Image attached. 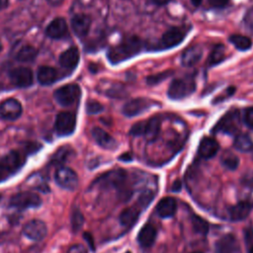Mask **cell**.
<instances>
[{
  "mask_svg": "<svg viewBox=\"0 0 253 253\" xmlns=\"http://www.w3.org/2000/svg\"><path fill=\"white\" fill-rule=\"evenodd\" d=\"M22 114V105L21 103L14 99L10 98L3 101L0 104V116L6 120H16Z\"/></svg>",
  "mask_w": 253,
  "mask_h": 253,
  "instance_id": "5bb4252c",
  "label": "cell"
},
{
  "mask_svg": "<svg viewBox=\"0 0 253 253\" xmlns=\"http://www.w3.org/2000/svg\"><path fill=\"white\" fill-rule=\"evenodd\" d=\"M203 55V48L201 45H191L184 50L181 56V62L186 67H191L196 65Z\"/></svg>",
  "mask_w": 253,
  "mask_h": 253,
  "instance_id": "2e32d148",
  "label": "cell"
},
{
  "mask_svg": "<svg viewBox=\"0 0 253 253\" xmlns=\"http://www.w3.org/2000/svg\"><path fill=\"white\" fill-rule=\"evenodd\" d=\"M84 238H85V240L89 243V246H90L92 249H94V241H93V238H92L91 234H89V233H84Z\"/></svg>",
  "mask_w": 253,
  "mask_h": 253,
  "instance_id": "ee69618b",
  "label": "cell"
},
{
  "mask_svg": "<svg viewBox=\"0 0 253 253\" xmlns=\"http://www.w3.org/2000/svg\"><path fill=\"white\" fill-rule=\"evenodd\" d=\"M142 42L135 36L127 37L118 45L113 46L108 51V59L113 64H118L138 54L142 49Z\"/></svg>",
  "mask_w": 253,
  "mask_h": 253,
  "instance_id": "6da1fadb",
  "label": "cell"
},
{
  "mask_svg": "<svg viewBox=\"0 0 253 253\" xmlns=\"http://www.w3.org/2000/svg\"><path fill=\"white\" fill-rule=\"evenodd\" d=\"M38 55V51L34 46L25 45L17 53L16 58L21 62H31L35 60Z\"/></svg>",
  "mask_w": 253,
  "mask_h": 253,
  "instance_id": "f546056e",
  "label": "cell"
},
{
  "mask_svg": "<svg viewBox=\"0 0 253 253\" xmlns=\"http://www.w3.org/2000/svg\"><path fill=\"white\" fill-rule=\"evenodd\" d=\"M234 90H235V88L234 87H229V88H227L226 90H225V96L224 95H222V96H219V97H216L215 98V102H220V101H222V100H224L225 98H227V97H229L230 95H232L233 93H234Z\"/></svg>",
  "mask_w": 253,
  "mask_h": 253,
  "instance_id": "b9f144b4",
  "label": "cell"
},
{
  "mask_svg": "<svg viewBox=\"0 0 253 253\" xmlns=\"http://www.w3.org/2000/svg\"><path fill=\"white\" fill-rule=\"evenodd\" d=\"M220 162L228 170H235L239 164L238 157L231 151H225L220 156Z\"/></svg>",
  "mask_w": 253,
  "mask_h": 253,
  "instance_id": "1f68e13d",
  "label": "cell"
},
{
  "mask_svg": "<svg viewBox=\"0 0 253 253\" xmlns=\"http://www.w3.org/2000/svg\"><path fill=\"white\" fill-rule=\"evenodd\" d=\"M84 223V216L79 209H73L71 212V227L73 231H78Z\"/></svg>",
  "mask_w": 253,
  "mask_h": 253,
  "instance_id": "836d02e7",
  "label": "cell"
},
{
  "mask_svg": "<svg viewBox=\"0 0 253 253\" xmlns=\"http://www.w3.org/2000/svg\"><path fill=\"white\" fill-rule=\"evenodd\" d=\"M160 129V120L158 118H151L147 121H140L135 123L129 130V133L134 136H143L148 141L156 138Z\"/></svg>",
  "mask_w": 253,
  "mask_h": 253,
  "instance_id": "3957f363",
  "label": "cell"
},
{
  "mask_svg": "<svg viewBox=\"0 0 253 253\" xmlns=\"http://www.w3.org/2000/svg\"><path fill=\"white\" fill-rule=\"evenodd\" d=\"M177 210V202L172 197H165L156 206V212L160 217H171Z\"/></svg>",
  "mask_w": 253,
  "mask_h": 253,
  "instance_id": "7402d4cb",
  "label": "cell"
},
{
  "mask_svg": "<svg viewBox=\"0 0 253 253\" xmlns=\"http://www.w3.org/2000/svg\"><path fill=\"white\" fill-rule=\"evenodd\" d=\"M23 233L29 239H32L34 241H40L45 237L47 233V228L43 221L40 219H32L24 225Z\"/></svg>",
  "mask_w": 253,
  "mask_h": 253,
  "instance_id": "30bf717a",
  "label": "cell"
},
{
  "mask_svg": "<svg viewBox=\"0 0 253 253\" xmlns=\"http://www.w3.org/2000/svg\"><path fill=\"white\" fill-rule=\"evenodd\" d=\"M242 119L245 125L251 129H253V107H249L244 110Z\"/></svg>",
  "mask_w": 253,
  "mask_h": 253,
  "instance_id": "d590c367",
  "label": "cell"
},
{
  "mask_svg": "<svg viewBox=\"0 0 253 253\" xmlns=\"http://www.w3.org/2000/svg\"><path fill=\"white\" fill-rule=\"evenodd\" d=\"M80 96V88L76 84H67L59 87L54 92V99L56 102L63 106L68 107L74 104Z\"/></svg>",
  "mask_w": 253,
  "mask_h": 253,
  "instance_id": "52a82bcc",
  "label": "cell"
},
{
  "mask_svg": "<svg viewBox=\"0 0 253 253\" xmlns=\"http://www.w3.org/2000/svg\"><path fill=\"white\" fill-rule=\"evenodd\" d=\"M230 42L239 50L244 51L251 47L252 42L248 37L240 36V35H232L229 37Z\"/></svg>",
  "mask_w": 253,
  "mask_h": 253,
  "instance_id": "4dcf8cb0",
  "label": "cell"
},
{
  "mask_svg": "<svg viewBox=\"0 0 253 253\" xmlns=\"http://www.w3.org/2000/svg\"><path fill=\"white\" fill-rule=\"evenodd\" d=\"M240 181L243 186L253 189V171L249 170V171L245 172Z\"/></svg>",
  "mask_w": 253,
  "mask_h": 253,
  "instance_id": "8d00e7d4",
  "label": "cell"
},
{
  "mask_svg": "<svg viewBox=\"0 0 253 253\" xmlns=\"http://www.w3.org/2000/svg\"><path fill=\"white\" fill-rule=\"evenodd\" d=\"M248 253H253V245H252V246H250V248H249V251H248Z\"/></svg>",
  "mask_w": 253,
  "mask_h": 253,
  "instance_id": "681fc988",
  "label": "cell"
},
{
  "mask_svg": "<svg viewBox=\"0 0 253 253\" xmlns=\"http://www.w3.org/2000/svg\"><path fill=\"white\" fill-rule=\"evenodd\" d=\"M241 126V115L237 109H232L225 113L215 124L214 132H222L227 134L236 133Z\"/></svg>",
  "mask_w": 253,
  "mask_h": 253,
  "instance_id": "277c9868",
  "label": "cell"
},
{
  "mask_svg": "<svg viewBox=\"0 0 253 253\" xmlns=\"http://www.w3.org/2000/svg\"><path fill=\"white\" fill-rule=\"evenodd\" d=\"M251 151H252V158H253V148H252V150H251Z\"/></svg>",
  "mask_w": 253,
  "mask_h": 253,
  "instance_id": "f5cc1de1",
  "label": "cell"
},
{
  "mask_svg": "<svg viewBox=\"0 0 253 253\" xmlns=\"http://www.w3.org/2000/svg\"><path fill=\"white\" fill-rule=\"evenodd\" d=\"M10 81L17 87H29L33 84V72L28 67H18L10 71Z\"/></svg>",
  "mask_w": 253,
  "mask_h": 253,
  "instance_id": "7c38bea8",
  "label": "cell"
},
{
  "mask_svg": "<svg viewBox=\"0 0 253 253\" xmlns=\"http://www.w3.org/2000/svg\"><path fill=\"white\" fill-rule=\"evenodd\" d=\"M91 26V19L85 14H78L71 20V27L77 37H84L88 34Z\"/></svg>",
  "mask_w": 253,
  "mask_h": 253,
  "instance_id": "e0dca14e",
  "label": "cell"
},
{
  "mask_svg": "<svg viewBox=\"0 0 253 253\" xmlns=\"http://www.w3.org/2000/svg\"><path fill=\"white\" fill-rule=\"evenodd\" d=\"M67 253H87V250L81 244H74L68 249Z\"/></svg>",
  "mask_w": 253,
  "mask_h": 253,
  "instance_id": "60d3db41",
  "label": "cell"
},
{
  "mask_svg": "<svg viewBox=\"0 0 253 253\" xmlns=\"http://www.w3.org/2000/svg\"><path fill=\"white\" fill-rule=\"evenodd\" d=\"M139 216V211L135 208H126L120 214V221L123 225L129 226L133 224L137 217Z\"/></svg>",
  "mask_w": 253,
  "mask_h": 253,
  "instance_id": "83f0119b",
  "label": "cell"
},
{
  "mask_svg": "<svg viewBox=\"0 0 253 253\" xmlns=\"http://www.w3.org/2000/svg\"><path fill=\"white\" fill-rule=\"evenodd\" d=\"M225 57V47L222 44H217L215 45L208 58V65L209 66H213L216 65L218 63H220Z\"/></svg>",
  "mask_w": 253,
  "mask_h": 253,
  "instance_id": "f1b7e54d",
  "label": "cell"
},
{
  "mask_svg": "<svg viewBox=\"0 0 253 253\" xmlns=\"http://www.w3.org/2000/svg\"><path fill=\"white\" fill-rule=\"evenodd\" d=\"M50 5H52V6H58V5H60L61 3H62V1L63 0H46Z\"/></svg>",
  "mask_w": 253,
  "mask_h": 253,
  "instance_id": "bcb514c9",
  "label": "cell"
},
{
  "mask_svg": "<svg viewBox=\"0 0 253 253\" xmlns=\"http://www.w3.org/2000/svg\"><path fill=\"white\" fill-rule=\"evenodd\" d=\"M0 163L11 174L17 171L23 165L24 158L18 151H11L1 159Z\"/></svg>",
  "mask_w": 253,
  "mask_h": 253,
  "instance_id": "603a6c76",
  "label": "cell"
},
{
  "mask_svg": "<svg viewBox=\"0 0 253 253\" xmlns=\"http://www.w3.org/2000/svg\"><path fill=\"white\" fill-rule=\"evenodd\" d=\"M191 223H192V226H193L194 230L197 233L207 234L209 232V227H210L209 223L203 217H201L197 214H193L191 216Z\"/></svg>",
  "mask_w": 253,
  "mask_h": 253,
  "instance_id": "d6a6232c",
  "label": "cell"
},
{
  "mask_svg": "<svg viewBox=\"0 0 253 253\" xmlns=\"http://www.w3.org/2000/svg\"><path fill=\"white\" fill-rule=\"evenodd\" d=\"M244 24L247 29L253 33V6L246 12L244 16Z\"/></svg>",
  "mask_w": 253,
  "mask_h": 253,
  "instance_id": "74e56055",
  "label": "cell"
},
{
  "mask_svg": "<svg viewBox=\"0 0 253 253\" xmlns=\"http://www.w3.org/2000/svg\"><path fill=\"white\" fill-rule=\"evenodd\" d=\"M233 146L235 149L241 152H248L253 148V141L249 135L245 133H239L234 138Z\"/></svg>",
  "mask_w": 253,
  "mask_h": 253,
  "instance_id": "4316f807",
  "label": "cell"
},
{
  "mask_svg": "<svg viewBox=\"0 0 253 253\" xmlns=\"http://www.w3.org/2000/svg\"><path fill=\"white\" fill-rule=\"evenodd\" d=\"M0 200H1V196H0Z\"/></svg>",
  "mask_w": 253,
  "mask_h": 253,
  "instance_id": "11a10c76",
  "label": "cell"
},
{
  "mask_svg": "<svg viewBox=\"0 0 253 253\" xmlns=\"http://www.w3.org/2000/svg\"><path fill=\"white\" fill-rule=\"evenodd\" d=\"M209 4L212 8H223L227 5L229 0H208Z\"/></svg>",
  "mask_w": 253,
  "mask_h": 253,
  "instance_id": "ab89813d",
  "label": "cell"
},
{
  "mask_svg": "<svg viewBox=\"0 0 253 253\" xmlns=\"http://www.w3.org/2000/svg\"><path fill=\"white\" fill-rule=\"evenodd\" d=\"M156 238V228L151 223L144 224L138 235H137V241L140 244L141 247L147 248L150 247Z\"/></svg>",
  "mask_w": 253,
  "mask_h": 253,
  "instance_id": "cb8c5ba5",
  "label": "cell"
},
{
  "mask_svg": "<svg viewBox=\"0 0 253 253\" xmlns=\"http://www.w3.org/2000/svg\"><path fill=\"white\" fill-rule=\"evenodd\" d=\"M191 2H192V4H193L194 6L198 7V6L202 3V0H191Z\"/></svg>",
  "mask_w": 253,
  "mask_h": 253,
  "instance_id": "c3c4849f",
  "label": "cell"
},
{
  "mask_svg": "<svg viewBox=\"0 0 253 253\" xmlns=\"http://www.w3.org/2000/svg\"><path fill=\"white\" fill-rule=\"evenodd\" d=\"M152 105H153V102L150 101L149 99L135 98V99L129 100L128 102H126L124 105L123 114L128 118L135 117V116L147 111Z\"/></svg>",
  "mask_w": 253,
  "mask_h": 253,
  "instance_id": "8fae6325",
  "label": "cell"
},
{
  "mask_svg": "<svg viewBox=\"0 0 253 253\" xmlns=\"http://www.w3.org/2000/svg\"><path fill=\"white\" fill-rule=\"evenodd\" d=\"M126 172L123 169L112 170L101 176L96 182L102 186H111L120 188L126 184Z\"/></svg>",
  "mask_w": 253,
  "mask_h": 253,
  "instance_id": "4fadbf2b",
  "label": "cell"
},
{
  "mask_svg": "<svg viewBox=\"0 0 253 253\" xmlns=\"http://www.w3.org/2000/svg\"><path fill=\"white\" fill-rule=\"evenodd\" d=\"M192 253H203V252H200V251H195V252H192Z\"/></svg>",
  "mask_w": 253,
  "mask_h": 253,
  "instance_id": "816d5d0a",
  "label": "cell"
},
{
  "mask_svg": "<svg viewBox=\"0 0 253 253\" xmlns=\"http://www.w3.org/2000/svg\"><path fill=\"white\" fill-rule=\"evenodd\" d=\"M167 76H168V72H163V73L155 74V75L149 76L147 78V82H148V84H157L160 80L165 79Z\"/></svg>",
  "mask_w": 253,
  "mask_h": 253,
  "instance_id": "f35d334b",
  "label": "cell"
},
{
  "mask_svg": "<svg viewBox=\"0 0 253 253\" xmlns=\"http://www.w3.org/2000/svg\"><path fill=\"white\" fill-rule=\"evenodd\" d=\"M92 136L95 141L105 149H114L117 147L116 139L110 135L106 130L101 127H93L92 128Z\"/></svg>",
  "mask_w": 253,
  "mask_h": 253,
  "instance_id": "ac0fdd59",
  "label": "cell"
},
{
  "mask_svg": "<svg viewBox=\"0 0 253 253\" xmlns=\"http://www.w3.org/2000/svg\"><path fill=\"white\" fill-rule=\"evenodd\" d=\"M79 57L80 55L78 48L75 46H71L60 54L59 63L63 68L71 70L77 66L79 62Z\"/></svg>",
  "mask_w": 253,
  "mask_h": 253,
  "instance_id": "ffe728a7",
  "label": "cell"
},
{
  "mask_svg": "<svg viewBox=\"0 0 253 253\" xmlns=\"http://www.w3.org/2000/svg\"><path fill=\"white\" fill-rule=\"evenodd\" d=\"M180 189H181V182L179 180H177L174 182V184L172 186V191L177 192V191H180Z\"/></svg>",
  "mask_w": 253,
  "mask_h": 253,
  "instance_id": "f6af8a7d",
  "label": "cell"
},
{
  "mask_svg": "<svg viewBox=\"0 0 253 253\" xmlns=\"http://www.w3.org/2000/svg\"><path fill=\"white\" fill-rule=\"evenodd\" d=\"M219 149L217 141L211 137H204L198 147V153L201 157L209 159L213 157Z\"/></svg>",
  "mask_w": 253,
  "mask_h": 253,
  "instance_id": "44dd1931",
  "label": "cell"
},
{
  "mask_svg": "<svg viewBox=\"0 0 253 253\" xmlns=\"http://www.w3.org/2000/svg\"><path fill=\"white\" fill-rule=\"evenodd\" d=\"M252 210V203L248 201H242L233 206L229 210V216L232 220H242L246 218Z\"/></svg>",
  "mask_w": 253,
  "mask_h": 253,
  "instance_id": "d4e9b609",
  "label": "cell"
},
{
  "mask_svg": "<svg viewBox=\"0 0 253 253\" xmlns=\"http://www.w3.org/2000/svg\"><path fill=\"white\" fill-rule=\"evenodd\" d=\"M45 34L51 39H61L67 34V24L63 18L53 19L45 29Z\"/></svg>",
  "mask_w": 253,
  "mask_h": 253,
  "instance_id": "d6986e66",
  "label": "cell"
},
{
  "mask_svg": "<svg viewBox=\"0 0 253 253\" xmlns=\"http://www.w3.org/2000/svg\"><path fill=\"white\" fill-rule=\"evenodd\" d=\"M86 111L90 115L98 114V113L103 111V106L97 101H89L86 104Z\"/></svg>",
  "mask_w": 253,
  "mask_h": 253,
  "instance_id": "e575fe53",
  "label": "cell"
},
{
  "mask_svg": "<svg viewBox=\"0 0 253 253\" xmlns=\"http://www.w3.org/2000/svg\"><path fill=\"white\" fill-rule=\"evenodd\" d=\"M42 198L33 192H21L14 195L10 200V206L18 210H26L41 206Z\"/></svg>",
  "mask_w": 253,
  "mask_h": 253,
  "instance_id": "8992f818",
  "label": "cell"
},
{
  "mask_svg": "<svg viewBox=\"0 0 253 253\" xmlns=\"http://www.w3.org/2000/svg\"><path fill=\"white\" fill-rule=\"evenodd\" d=\"M189 31L187 27H173L167 30L157 43L156 49H168L180 44Z\"/></svg>",
  "mask_w": 253,
  "mask_h": 253,
  "instance_id": "5b68a950",
  "label": "cell"
},
{
  "mask_svg": "<svg viewBox=\"0 0 253 253\" xmlns=\"http://www.w3.org/2000/svg\"><path fill=\"white\" fill-rule=\"evenodd\" d=\"M196 90V81L194 76L187 75L174 79L167 91V95L172 100H181L189 97Z\"/></svg>",
  "mask_w": 253,
  "mask_h": 253,
  "instance_id": "7a4b0ae2",
  "label": "cell"
},
{
  "mask_svg": "<svg viewBox=\"0 0 253 253\" xmlns=\"http://www.w3.org/2000/svg\"><path fill=\"white\" fill-rule=\"evenodd\" d=\"M0 5H1V0H0Z\"/></svg>",
  "mask_w": 253,
  "mask_h": 253,
  "instance_id": "db71d44e",
  "label": "cell"
},
{
  "mask_svg": "<svg viewBox=\"0 0 253 253\" xmlns=\"http://www.w3.org/2000/svg\"><path fill=\"white\" fill-rule=\"evenodd\" d=\"M37 77H38V81L40 82V84L50 85L55 81V79L57 77V73L54 68H52L50 66L43 65L38 69Z\"/></svg>",
  "mask_w": 253,
  "mask_h": 253,
  "instance_id": "484cf974",
  "label": "cell"
},
{
  "mask_svg": "<svg viewBox=\"0 0 253 253\" xmlns=\"http://www.w3.org/2000/svg\"><path fill=\"white\" fill-rule=\"evenodd\" d=\"M56 183L64 189L74 190L78 186V177L75 171L69 167H59L54 175Z\"/></svg>",
  "mask_w": 253,
  "mask_h": 253,
  "instance_id": "ba28073f",
  "label": "cell"
},
{
  "mask_svg": "<svg viewBox=\"0 0 253 253\" xmlns=\"http://www.w3.org/2000/svg\"><path fill=\"white\" fill-rule=\"evenodd\" d=\"M239 243L233 234H225L221 236L215 243L216 253H238Z\"/></svg>",
  "mask_w": 253,
  "mask_h": 253,
  "instance_id": "9a60e30c",
  "label": "cell"
},
{
  "mask_svg": "<svg viewBox=\"0 0 253 253\" xmlns=\"http://www.w3.org/2000/svg\"><path fill=\"white\" fill-rule=\"evenodd\" d=\"M10 173L5 169V167L0 163V182L5 180Z\"/></svg>",
  "mask_w": 253,
  "mask_h": 253,
  "instance_id": "7bdbcfd3",
  "label": "cell"
},
{
  "mask_svg": "<svg viewBox=\"0 0 253 253\" xmlns=\"http://www.w3.org/2000/svg\"><path fill=\"white\" fill-rule=\"evenodd\" d=\"M76 126L75 115L69 112H61L55 120V130L59 135L71 134Z\"/></svg>",
  "mask_w": 253,
  "mask_h": 253,
  "instance_id": "9c48e42d",
  "label": "cell"
},
{
  "mask_svg": "<svg viewBox=\"0 0 253 253\" xmlns=\"http://www.w3.org/2000/svg\"><path fill=\"white\" fill-rule=\"evenodd\" d=\"M170 0H152L153 3H155L156 5H165L166 3H168Z\"/></svg>",
  "mask_w": 253,
  "mask_h": 253,
  "instance_id": "7dc6e473",
  "label": "cell"
},
{
  "mask_svg": "<svg viewBox=\"0 0 253 253\" xmlns=\"http://www.w3.org/2000/svg\"><path fill=\"white\" fill-rule=\"evenodd\" d=\"M1 49H2V43H1V42H0V51H1Z\"/></svg>",
  "mask_w": 253,
  "mask_h": 253,
  "instance_id": "f907efd6",
  "label": "cell"
}]
</instances>
